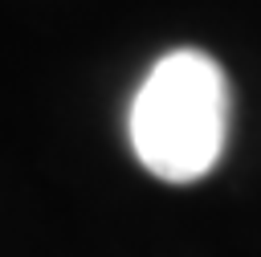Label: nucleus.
Segmentation results:
<instances>
[{
	"label": "nucleus",
	"mask_w": 261,
	"mask_h": 257,
	"mask_svg": "<svg viewBox=\"0 0 261 257\" xmlns=\"http://www.w3.org/2000/svg\"><path fill=\"white\" fill-rule=\"evenodd\" d=\"M232 90L204 49L163 53L130 98L126 131L139 163L167 184L204 179L228 143Z\"/></svg>",
	"instance_id": "1"
}]
</instances>
